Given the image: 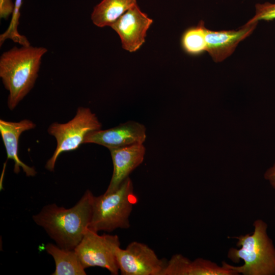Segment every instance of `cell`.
<instances>
[{
  "label": "cell",
  "instance_id": "obj_1",
  "mask_svg": "<svg viewBox=\"0 0 275 275\" xmlns=\"http://www.w3.org/2000/svg\"><path fill=\"white\" fill-rule=\"evenodd\" d=\"M94 195L87 190L72 207L65 208L56 204L44 206L33 219L42 227L61 248L74 250L88 229L92 216Z\"/></svg>",
  "mask_w": 275,
  "mask_h": 275
},
{
  "label": "cell",
  "instance_id": "obj_2",
  "mask_svg": "<svg viewBox=\"0 0 275 275\" xmlns=\"http://www.w3.org/2000/svg\"><path fill=\"white\" fill-rule=\"evenodd\" d=\"M44 47L14 46L0 57V77L9 91L8 106L13 110L33 88L43 56Z\"/></svg>",
  "mask_w": 275,
  "mask_h": 275
},
{
  "label": "cell",
  "instance_id": "obj_3",
  "mask_svg": "<svg viewBox=\"0 0 275 275\" xmlns=\"http://www.w3.org/2000/svg\"><path fill=\"white\" fill-rule=\"evenodd\" d=\"M252 234L231 238L237 240L239 249L231 248L227 257L235 263L242 260L243 264L234 266L223 261L222 264L238 274L275 275V246L267 233V224L262 219L255 220Z\"/></svg>",
  "mask_w": 275,
  "mask_h": 275
},
{
  "label": "cell",
  "instance_id": "obj_4",
  "mask_svg": "<svg viewBox=\"0 0 275 275\" xmlns=\"http://www.w3.org/2000/svg\"><path fill=\"white\" fill-rule=\"evenodd\" d=\"M138 199L132 182L126 179L116 190L94 196L89 228L95 232H111L117 229H128L129 216Z\"/></svg>",
  "mask_w": 275,
  "mask_h": 275
},
{
  "label": "cell",
  "instance_id": "obj_5",
  "mask_svg": "<svg viewBox=\"0 0 275 275\" xmlns=\"http://www.w3.org/2000/svg\"><path fill=\"white\" fill-rule=\"evenodd\" d=\"M101 124L96 115L89 108L79 107L74 118L66 123L54 122L48 128V132L57 142L52 156L48 160L45 168L54 171L56 161L63 152L76 150L90 132L101 129Z\"/></svg>",
  "mask_w": 275,
  "mask_h": 275
},
{
  "label": "cell",
  "instance_id": "obj_6",
  "mask_svg": "<svg viewBox=\"0 0 275 275\" xmlns=\"http://www.w3.org/2000/svg\"><path fill=\"white\" fill-rule=\"evenodd\" d=\"M119 248L120 241L118 235H99L88 228L74 250L85 269L98 266L107 269L113 275H117L119 269L117 251Z\"/></svg>",
  "mask_w": 275,
  "mask_h": 275
},
{
  "label": "cell",
  "instance_id": "obj_7",
  "mask_svg": "<svg viewBox=\"0 0 275 275\" xmlns=\"http://www.w3.org/2000/svg\"><path fill=\"white\" fill-rule=\"evenodd\" d=\"M117 260L122 275H160L167 263L147 244L138 241L125 249L119 248Z\"/></svg>",
  "mask_w": 275,
  "mask_h": 275
},
{
  "label": "cell",
  "instance_id": "obj_8",
  "mask_svg": "<svg viewBox=\"0 0 275 275\" xmlns=\"http://www.w3.org/2000/svg\"><path fill=\"white\" fill-rule=\"evenodd\" d=\"M152 23L153 20L143 12L136 4L110 27L119 36L123 48L132 52L138 50L144 43L147 32Z\"/></svg>",
  "mask_w": 275,
  "mask_h": 275
},
{
  "label": "cell",
  "instance_id": "obj_9",
  "mask_svg": "<svg viewBox=\"0 0 275 275\" xmlns=\"http://www.w3.org/2000/svg\"><path fill=\"white\" fill-rule=\"evenodd\" d=\"M146 131L144 125L128 121L112 128L90 132L86 136L84 144H96L109 150L142 144L146 139Z\"/></svg>",
  "mask_w": 275,
  "mask_h": 275
},
{
  "label": "cell",
  "instance_id": "obj_10",
  "mask_svg": "<svg viewBox=\"0 0 275 275\" xmlns=\"http://www.w3.org/2000/svg\"><path fill=\"white\" fill-rule=\"evenodd\" d=\"M257 23H245L237 30L214 31L206 29V51L214 62L223 61L234 52L240 42L252 33Z\"/></svg>",
  "mask_w": 275,
  "mask_h": 275
},
{
  "label": "cell",
  "instance_id": "obj_11",
  "mask_svg": "<svg viewBox=\"0 0 275 275\" xmlns=\"http://www.w3.org/2000/svg\"><path fill=\"white\" fill-rule=\"evenodd\" d=\"M113 163V172L105 193L116 190L129 175L144 160L146 149L142 144L109 150Z\"/></svg>",
  "mask_w": 275,
  "mask_h": 275
},
{
  "label": "cell",
  "instance_id": "obj_12",
  "mask_svg": "<svg viewBox=\"0 0 275 275\" xmlns=\"http://www.w3.org/2000/svg\"><path fill=\"white\" fill-rule=\"evenodd\" d=\"M160 275H238L232 269L210 260L198 258L191 261L181 254L167 261Z\"/></svg>",
  "mask_w": 275,
  "mask_h": 275
},
{
  "label": "cell",
  "instance_id": "obj_13",
  "mask_svg": "<svg viewBox=\"0 0 275 275\" xmlns=\"http://www.w3.org/2000/svg\"><path fill=\"white\" fill-rule=\"evenodd\" d=\"M36 125L32 121L24 119L19 122L0 120V132L6 148L7 159L14 162V173L17 174L22 168L27 176H34L37 172L33 167L23 162L18 156L19 137L22 132L34 128Z\"/></svg>",
  "mask_w": 275,
  "mask_h": 275
},
{
  "label": "cell",
  "instance_id": "obj_14",
  "mask_svg": "<svg viewBox=\"0 0 275 275\" xmlns=\"http://www.w3.org/2000/svg\"><path fill=\"white\" fill-rule=\"evenodd\" d=\"M136 4V0H102L94 7L91 13V20L98 27L111 26Z\"/></svg>",
  "mask_w": 275,
  "mask_h": 275
},
{
  "label": "cell",
  "instance_id": "obj_15",
  "mask_svg": "<svg viewBox=\"0 0 275 275\" xmlns=\"http://www.w3.org/2000/svg\"><path fill=\"white\" fill-rule=\"evenodd\" d=\"M47 253L53 258L56 269L52 275H86L85 268L74 250L61 248L48 243L45 247Z\"/></svg>",
  "mask_w": 275,
  "mask_h": 275
},
{
  "label": "cell",
  "instance_id": "obj_16",
  "mask_svg": "<svg viewBox=\"0 0 275 275\" xmlns=\"http://www.w3.org/2000/svg\"><path fill=\"white\" fill-rule=\"evenodd\" d=\"M206 29L204 21H201L197 25L187 29L183 33L181 43L184 51L193 56L206 51Z\"/></svg>",
  "mask_w": 275,
  "mask_h": 275
},
{
  "label": "cell",
  "instance_id": "obj_17",
  "mask_svg": "<svg viewBox=\"0 0 275 275\" xmlns=\"http://www.w3.org/2000/svg\"><path fill=\"white\" fill-rule=\"evenodd\" d=\"M23 0H15L14 9L9 25L7 30L0 35V46L7 39L12 40L21 46L31 45L28 39L23 35L20 34L18 31L20 16V8L22 5Z\"/></svg>",
  "mask_w": 275,
  "mask_h": 275
},
{
  "label": "cell",
  "instance_id": "obj_18",
  "mask_svg": "<svg viewBox=\"0 0 275 275\" xmlns=\"http://www.w3.org/2000/svg\"><path fill=\"white\" fill-rule=\"evenodd\" d=\"M255 15L246 24H251L259 20L269 21L275 19V3L265 2L255 6Z\"/></svg>",
  "mask_w": 275,
  "mask_h": 275
},
{
  "label": "cell",
  "instance_id": "obj_19",
  "mask_svg": "<svg viewBox=\"0 0 275 275\" xmlns=\"http://www.w3.org/2000/svg\"><path fill=\"white\" fill-rule=\"evenodd\" d=\"M14 3L12 0H0V18L8 19L12 15Z\"/></svg>",
  "mask_w": 275,
  "mask_h": 275
},
{
  "label": "cell",
  "instance_id": "obj_20",
  "mask_svg": "<svg viewBox=\"0 0 275 275\" xmlns=\"http://www.w3.org/2000/svg\"><path fill=\"white\" fill-rule=\"evenodd\" d=\"M264 177L269 182L271 186L275 189V162L271 167L266 171Z\"/></svg>",
  "mask_w": 275,
  "mask_h": 275
}]
</instances>
